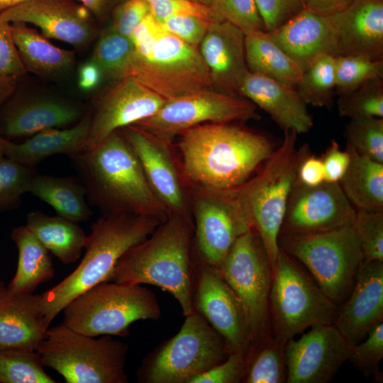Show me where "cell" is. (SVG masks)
Masks as SVG:
<instances>
[{
	"label": "cell",
	"instance_id": "1",
	"mask_svg": "<svg viewBox=\"0 0 383 383\" xmlns=\"http://www.w3.org/2000/svg\"><path fill=\"white\" fill-rule=\"evenodd\" d=\"M179 135L185 181L213 189L240 186L274 150L266 135L231 123H204Z\"/></svg>",
	"mask_w": 383,
	"mask_h": 383
},
{
	"label": "cell",
	"instance_id": "2",
	"mask_svg": "<svg viewBox=\"0 0 383 383\" xmlns=\"http://www.w3.org/2000/svg\"><path fill=\"white\" fill-rule=\"evenodd\" d=\"M89 201L103 215L133 213L165 221L168 213L150 188L122 130L70 156Z\"/></svg>",
	"mask_w": 383,
	"mask_h": 383
},
{
	"label": "cell",
	"instance_id": "3",
	"mask_svg": "<svg viewBox=\"0 0 383 383\" xmlns=\"http://www.w3.org/2000/svg\"><path fill=\"white\" fill-rule=\"evenodd\" d=\"M194 226L169 217L143 242L128 250L106 282L151 284L169 292L184 316L194 311L192 301Z\"/></svg>",
	"mask_w": 383,
	"mask_h": 383
},
{
	"label": "cell",
	"instance_id": "4",
	"mask_svg": "<svg viewBox=\"0 0 383 383\" xmlns=\"http://www.w3.org/2000/svg\"><path fill=\"white\" fill-rule=\"evenodd\" d=\"M161 223L155 217L133 213L103 215L93 223L80 263L60 282L40 294L47 325L76 296L106 282L123 255L145 240Z\"/></svg>",
	"mask_w": 383,
	"mask_h": 383
},
{
	"label": "cell",
	"instance_id": "5",
	"mask_svg": "<svg viewBox=\"0 0 383 383\" xmlns=\"http://www.w3.org/2000/svg\"><path fill=\"white\" fill-rule=\"evenodd\" d=\"M283 131L282 143L257 173L232 189L262 244L272 269L279 253L278 238L304 151V145L296 147L297 133L290 129Z\"/></svg>",
	"mask_w": 383,
	"mask_h": 383
},
{
	"label": "cell",
	"instance_id": "6",
	"mask_svg": "<svg viewBox=\"0 0 383 383\" xmlns=\"http://www.w3.org/2000/svg\"><path fill=\"white\" fill-rule=\"evenodd\" d=\"M63 322L82 334L128 336L138 320H157L160 306L154 292L142 286L102 282L84 291L62 311Z\"/></svg>",
	"mask_w": 383,
	"mask_h": 383
},
{
	"label": "cell",
	"instance_id": "7",
	"mask_svg": "<svg viewBox=\"0 0 383 383\" xmlns=\"http://www.w3.org/2000/svg\"><path fill=\"white\" fill-rule=\"evenodd\" d=\"M89 336L64 323L48 328L36 351L67 383H127L128 345L111 335Z\"/></svg>",
	"mask_w": 383,
	"mask_h": 383
},
{
	"label": "cell",
	"instance_id": "8",
	"mask_svg": "<svg viewBox=\"0 0 383 383\" xmlns=\"http://www.w3.org/2000/svg\"><path fill=\"white\" fill-rule=\"evenodd\" d=\"M338 310L314 279L279 248L270 293L272 336L287 343L309 327L333 324Z\"/></svg>",
	"mask_w": 383,
	"mask_h": 383
},
{
	"label": "cell",
	"instance_id": "9",
	"mask_svg": "<svg viewBox=\"0 0 383 383\" xmlns=\"http://www.w3.org/2000/svg\"><path fill=\"white\" fill-rule=\"evenodd\" d=\"M184 317L179 332L143 359L138 382L190 383L228 357L224 339L199 312Z\"/></svg>",
	"mask_w": 383,
	"mask_h": 383
},
{
	"label": "cell",
	"instance_id": "10",
	"mask_svg": "<svg viewBox=\"0 0 383 383\" xmlns=\"http://www.w3.org/2000/svg\"><path fill=\"white\" fill-rule=\"evenodd\" d=\"M278 245L310 272L337 305L349 295L363 255L353 225L310 235H279Z\"/></svg>",
	"mask_w": 383,
	"mask_h": 383
},
{
	"label": "cell",
	"instance_id": "11",
	"mask_svg": "<svg viewBox=\"0 0 383 383\" xmlns=\"http://www.w3.org/2000/svg\"><path fill=\"white\" fill-rule=\"evenodd\" d=\"M217 269L245 309L251 335L250 348L271 338L270 293L272 269L252 228L238 238Z\"/></svg>",
	"mask_w": 383,
	"mask_h": 383
},
{
	"label": "cell",
	"instance_id": "12",
	"mask_svg": "<svg viewBox=\"0 0 383 383\" xmlns=\"http://www.w3.org/2000/svg\"><path fill=\"white\" fill-rule=\"evenodd\" d=\"M131 76L166 100L212 89L199 48L164 29L147 51L135 52Z\"/></svg>",
	"mask_w": 383,
	"mask_h": 383
},
{
	"label": "cell",
	"instance_id": "13",
	"mask_svg": "<svg viewBox=\"0 0 383 383\" xmlns=\"http://www.w3.org/2000/svg\"><path fill=\"white\" fill-rule=\"evenodd\" d=\"M194 223L193 260L218 268L238 238L251 229L232 189L219 190L189 185Z\"/></svg>",
	"mask_w": 383,
	"mask_h": 383
},
{
	"label": "cell",
	"instance_id": "14",
	"mask_svg": "<svg viewBox=\"0 0 383 383\" xmlns=\"http://www.w3.org/2000/svg\"><path fill=\"white\" fill-rule=\"evenodd\" d=\"M260 118L257 106L248 99L208 89L166 100L155 114L134 125L170 143L175 135L198 125Z\"/></svg>",
	"mask_w": 383,
	"mask_h": 383
},
{
	"label": "cell",
	"instance_id": "15",
	"mask_svg": "<svg viewBox=\"0 0 383 383\" xmlns=\"http://www.w3.org/2000/svg\"><path fill=\"white\" fill-rule=\"evenodd\" d=\"M192 262L194 310L221 335L230 353L247 355L251 335L242 302L217 268L193 260Z\"/></svg>",
	"mask_w": 383,
	"mask_h": 383
},
{
	"label": "cell",
	"instance_id": "16",
	"mask_svg": "<svg viewBox=\"0 0 383 383\" xmlns=\"http://www.w3.org/2000/svg\"><path fill=\"white\" fill-rule=\"evenodd\" d=\"M356 211L339 182L308 187L295 179L279 235H310L350 226Z\"/></svg>",
	"mask_w": 383,
	"mask_h": 383
},
{
	"label": "cell",
	"instance_id": "17",
	"mask_svg": "<svg viewBox=\"0 0 383 383\" xmlns=\"http://www.w3.org/2000/svg\"><path fill=\"white\" fill-rule=\"evenodd\" d=\"M121 130L135 153L150 188L169 217L182 218L194 226L187 182L175 162L170 143L135 125Z\"/></svg>",
	"mask_w": 383,
	"mask_h": 383
},
{
	"label": "cell",
	"instance_id": "18",
	"mask_svg": "<svg viewBox=\"0 0 383 383\" xmlns=\"http://www.w3.org/2000/svg\"><path fill=\"white\" fill-rule=\"evenodd\" d=\"M352 347L334 326L319 325L286 343L287 383H326L349 359Z\"/></svg>",
	"mask_w": 383,
	"mask_h": 383
},
{
	"label": "cell",
	"instance_id": "19",
	"mask_svg": "<svg viewBox=\"0 0 383 383\" xmlns=\"http://www.w3.org/2000/svg\"><path fill=\"white\" fill-rule=\"evenodd\" d=\"M165 101L133 76L118 81L91 113L89 131L82 150L94 148L113 132L152 116Z\"/></svg>",
	"mask_w": 383,
	"mask_h": 383
},
{
	"label": "cell",
	"instance_id": "20",
	"mask_svg": "<svg viewBox=\"0 0 383 383\" xmlns=\"http://www.w3.org/2000/svg\"><path fill=\"white\" fill-rule=\"evenodd\" d=\"M89 11L71 0H29L0 15L9 23L33 24L48 38L81 47L94 33Z\"/></svg>",
	"mask_w": 383,
	"mask_h": 383
},
{
	"label": "cell",
	"instance_id": "21",
	"mask_svg": "<svg viewBox=\"0 0 383 383\" xmlns=\"http://www.w3.org/2000/svg\"><path fill=\"white\" fill-rule=\"evenodd\" d=\"M380 322H383V261H362L333 324L353 347Z\"/></svg>",
	"mask_w": 383,
	"mask_h": 383
},
{
	"label": "cell",
	"instance_id": "22",
	"mask_svg": "<svg viewBox=\"0 0 383 383\" xmlns=\"http://www.w3.org/2000/svg\"><path fill=\"white\" fill-rule=\"evenodd\" d=\"M245 36L242 30L229 22H211L199 50L209 71L213 89L238 95L249 72Z\"/></svg>",
	"mask_w": 383,
	"mask_h": 383
},
{
	"label": "cell",
	"instance_id": "23",
	"mask_svg": "<svg viewBox=\"0 0 383 383\" xmlns=\"http://www.w3.org/2000/svg\"><path fill=\"white\" fill-rule=\"evenodd\" d=\"M267 33L304 72L322 55H338L336 30L331 15L302 9L281 26Z\"/></svg>",
	"mask_w": 383,
	"mask_h": 383
},
{
	"label": "cell",
	"instance_id": "24",
	"mask_svg": "<svg viewBox=\"0 0 383 383\" xmlns=\"http://www.w3.org/2000/svg\"><path fill=\"white\" fill-rule=\"evenodd\" d=\"M331 16L338 55L383 60V0H353Z\"/></svg>",
	"mask_w": 383,
	"mask_h": 383
},
{
	"label": "cell",
	"instance_id": "25",
	"mask_svg": "<svg viewBox=\"0 0 383 383\" xmlns=\"http://www.w3.org/2000/svg\"><path fill=\"white\" fill-rule=\"evenodd\" d=\"M238 95L267 113L282 130L290 129L299 134L313 127V118L294 87L249 71Z\"/></svg>",
	"mask_w": 383,
	"mask_h": 383
},
{
	"label": "cell",
	"instance_id": "26",
	"mask_svg": "<svg viewBox=\"0 0 383 383\" xmlns=\"http://www.w3.org/2000/svg\"><path fill=\"white\" fill-rule=\"evenodd\" d=\"M40 300V294L12 292L0 278V350L38 349L49 328Z\"/></svg>",
	"mask_w": 383,
	"mask_h": 383
},
{
	"label": "cell",
	"instance_id": "27",
	"mask_svg": "<svg viewBox=\"0 0 383 383\" xmlns=\"http://www.w3.org/2000/svg\"><path fill=\"white\" fill-rule=\"evenodd\" d=\"M85 114L77 105L62 99H23L5 109L1 117L0 135L8 140L31 136L45 129L78 122Z\"/></svg>",
	"mask_w": 383,
	"mask_h": 383
},
{
	"label": "cell",
	"instance_id": "28",
	"mask_svg": "<svg viewBox=\"0 0 383 383\" xmlns=\"http://www.w3.org/2000/svg\"><path fill=\"white\" fill-rule=\"evenodd\" d=\"M90 123L91 113H87L71 128L45 129L20 143L6 139L5 157L32 166L54 155L70 157L84 147Z\"/></svg>",
	"mask_w": 383,
	"mask_h": 383
},
{
	"label": "cell",
	"instance_id": "29",
	"mask_svg": "<svg viewBox=\"0 0 383 383\" xmlns=\"http://www.w3.org/2000/svg\"><path fill=\"white\" fill-rule=\"evenodd\" d=\"M13 41L26 71L41 77H57L69 71L74 62L72 51L58 48L35 29L12 23Z\"/></svg>",
	"mask_w": 383,
	"mask_h": 383
},
{
	"label": "cell",
	"instance_id": "30",
	"mask_svg": "<svg viewBox=\"0 0 383 383\" xmlns=\"http://www.w3.org/2000/svg\"><path fill=\"white\" fill-rule=\"evenodd\" d=\"M11 239L17 247L18 259L16 273L7 287L13 292L33 294L40 284L55 277L49 250L26 226L13 228Z\"/></svg>",
	"mask_w": 383,
	"mask_h": 383
},
{
	"label": "cell",
	"instance_id": "31",
	"mask_svg": "<svg viewBox=\"0 0 383 383\" xmlns=\"http://www.w3.org/2000/svg\"><path fill=\"white\" fill-rule=\"evenodd\" d=\"M348 167L339 184L356 210L383 211V163L358 153L346 144Z\"/></svg>",
	"mask_w": 383,
	"mask_h": 383
},
{
	"label": "cell",
	"instance_id": "32",
	"mask_svg": "<svg viewBox=\"0 0 383 383\" xmlns=\"http://www.w3.org/2000/svg\"><path fill=\"white\" fill-rule=\"evenodd\" d=\"M62 263L75 262L84 248L87 235L78 223L40 211L28 213L25 225Z\"/></svg>",
	"mask_w": 383,
	"mask_h": 383
},
{
	"label": "cell",
	"instance_id": "33",
	"mask_svg": "<svg viewBox=\"0 0 383 383\" xmlns=\"http://www.w3.org/2000/svg\"><path fill=\"white\" fill-rule=\"evenodd\" d=\"M245 59L248 70L292 87H296L304 71L264 30L245 33Z\"/></svg>",
	"mask_w": 383,
	"mask_h": 383
},
{
	"label": "cell",
	"instance_id": "34",
	"mask_svg": "<svg viewBox=\"0 0 383 383\" xmlns=\"http://www.w3.org/2000/svg\"><path fill=\"white\" fill-rule=\"evenodd\" d=\"M29 192L52 206L58 216L72 221H85L91 216L84 188L74 177L37 173Z\"/></svg>",
	"mask_w": 383,
	"mask_h": 383
},
{
	"label": "cell",
	"instance_id": "35",
	"mask_svg": "<svg viewBox=\"0 0 383 383\" xmlns=\"http://www.w3.org/2000/svg\"><path fill=\"white\" fill-rule=\"evenodd\" d=\"M135 53L131 39L111 26L101 33L91 62L99 67L101 74L119 81L131 76Z\"/></svg>",
	"mask_w": 383,
	"mask_h": 383
},
{
	"label": "cell",
	"instance_id": "36",
	"mask_svg": "<svg viewBox=\"0 0 383 383\" xmlns=\"http://www.w3.org/2000/svg\"><path fill=\"white\" fill-rule=\"evenodd\" d=\"M286 343L273 336L250 348L243 382L283 383L287 379Z\"/></svg>",
	"mask_w": 383,
	"mask_h": 383
},
{
	"label": "cell",
	"instance_id": "37",
	"mask_svg": "<svg viewBox=\"0 0 383 383\" xmlns=\"http://www.w3.org/2000/svg\"><path fill=\"white\" fill-rule=\"evenodd\" d=\"M296 87L306 105L331 109L335 91V57L319 56L304 72Z\"/></svg>",
	"mask_w": 383,
	"mask_h": 383
},
{
	"label": "cell",
	"instance_id": "38",
	"mask_svg": "<svg viewBox=\"0 0 383 383\" xmlns=\"http://www.w3.org/2000/svg\"><path fill=\"white\" fill-rule=\"evenodd\" d=\"M44 367L36 350L25 348L0 350V383H55Z\"/></svg>",
	"mask_w": 383,
	"mask_h": 383
},
{
	"label": "cell",
	"instance_id": "39",
	"mask_svg": "<svg viewBox=\"0 0 383 383\" xmlns=\"http://www.w3.org/2000/svg\"><path fill=\"white\" fill-rule=\"evenodd\" d=\"M337 106L339 116L350 119L383 118L382 79L368 80L349 91L339 94Z\"/></svg>",
	"mask_w": 383,
	"mask_h": 383
},
{
	"label": "cell",
	"instance_id": "40",
	"mask_svg": "<svg viewBox=\"0 0 383 383\" xmlns=\"http://www.w3.org/2000/svg\"><path fill=\"white\" fill-rule=\"evenodd\" d=\"M335 91H349L364 82L383 79V60H372L359 55L335 57Z\"/></svg>",
	"mask_w": 383,
	"mask_h": 383
},
{
	"label": "cell",
	"instance_id": "41",
	"mask_svg": "<svg viewBox=\"0 0 383 383\" xmlns=\"http://www.w3.org/2000/svg\"><path fill=\"white\" fill-rule=\"evenodd\" d=\"M344 136L347 144L358 153L383 163V118L350 119Z\"/></svg>",
	"mask_w": 383,
	"mask_h": 383
},
{
	"label": "cell",
	"instance_id": "42",
	"mask_svg": "<svg viewBox=\"0 0 383 383\" xmlns=\"http://www.w3.org/2000/svg\"><path fill=\"white\" fill-rule=\"evenodd\" d=\"M35 166L7 157L0 160V213L16 208L21 196L29 192L36 175Z\"/></svg>",
	"mask_w": 383,
	"mask_h": 383
},
{
	"label": "cell",
	"instance_id": "43",
	"mask_svg": "<svg viewBox=\"0 0 383 383\" xmlns=\"http://www.w3.org/2000/svg\"><path fill=\"white\" fill-rule=\"evenodd\" d=\"M353 228L363 262L383 261V211L357 210Z\"/></svg>",
	"mask_w": 383,
	"mask_h": 383
},
{
	"label": "cell",
	"instance_id": "44",
	"mask_svg": "<svg viewBox=\"0 0 383 383\" xmlns=\"http://www.w3.org/2000/svg\"><path fill=\"white\" fill-rule=\"evenodd\" d=\"M209 8L212 21L229 22L245 34L265 30L255 0H213Z\"/></svg>",
	"mask_w": 383,
	"mask_h": 383
},
{
	"label": "cell",
	"instance_id": "45",
	"mask_svg": "<svg viewBox=\"0 0 383 383\" xmlns=\"http://www.w3.org/2000/svg\"><path fill=\"white\" fill-rule=\"evenodd\" d=\"M364 341L351 348L348 360L365 375L380 379L379 363L383 357V322L373 326Z\"/></svg>",
	"mask_w": 383,
	"mask_h": 383
},
{
	"label": "cell",
	"instance_id": "46",
	"mask_svg": "<svg viewBox=\"0 0 383 383\" xmlns=\"http://www.w3.org/2000/svg\"><path fill=\"white\" fill-rule=\"evenodd\" d=\"M211 21V19L194 14L181 13L171 16L160 23L165 31L199 48Z\"/></svg>",
	"mask_w": 383,
	"mask_h": 383
},
{
	"label": "cell",
	"instance_id": "47",
	"mask_svg": "<svg viewBox=\"0 0 383 383\" xmlns=\"http://www.w3.org/2000/svg\"><path fill=\"white\" fill-rule=\"evenodd\" d=\"M247 355L231 352L221 362L194 377L190 383H238L243 382Z\"/></svg>",
	"mask_w": 383,
	"mask_h": 383
},
{
	"label": "cell",
	"instance_id": "48",
	"mask_svg": "<svg viewBox=\"0 0 383 383\" xmlns=\"http://www.w3.org/2000/svg\"><path fill=\"white\" fill-rule=\"evenodd\" d=\"M265 30L270 32L281 26L303 8L301 0H255Z\"/></svg>",
	"mask_w": 383,
	"mask_h": 383
},
{
	"label": "cell",
	"instance_id": "49",
	"mask_svg": "<svg viewBox=\"0 0 383 383\" xmlns=\"http://www.w3.org/2000/svg\"><path fill=\"white\" fill-rule=\"evenodd\" d=\"M25 72L13 41L11 23L0 15V75L18 78Z\"/></svg>",
	"mask_w": 383,
	"mask_h": 383
},
{
	"label": "cell",
	"instance_id": "50",
	"mask_svg": "<svg viewBox=\"0 0 383 383\" xmlns=\"http://www.w3.org/2000/svg\"><path fill=\"white\" fill-rule=\"evenodd\" d=\"M150 13V8L145 0H126L116 9L111 26L121 35L129 38Z\"/></svg>",
	"mask_w": 383,
	"mask_h": 383
},
{
	"label": "cell",
	"instance_id": "51",
	"mask_svg": "<svg viewBox=\"0 0 383 383\" xmlns=\"http://www.w3.org/2000/svg\"><path fill=\"white\" fill-rule=\"evenodd\" d=\"M145 1L150 8L152 14L159 22L171 16L181 13H191L211 19L208 6L197 4L188 0Z\"/></svg>",
	"mask_w": 383,
	"mask_h": 383
},
{
	"label": "cell",
	"instance_id": "52",
	"mask_svg": "<svg viewBox=\"0 0 383 383\" xmlns=\"http://www.w3.org/2000/svg\"><path fill=\"white\" fill-rule=\"evenodd\" d=\"M323 161L325 182H339L345 174L350 160L347 150H342L335 140H332L325 153Z\"/></svg>",
	"mask_w": 383,
	"mask_h": 383
},
{
	"label": "cell",
	"instance_id": "53",
	"mask_svg": "<svg viewBox=\"0 0 383 383\" xmlns=\"http://www.w3.org/2000/svg\"><path fill=\"white\" fill-rule=\"evenodd\" d=\"M296 181L308 187L318 186L325 182L322 159L312 154L307 144L304 145V151L297 168Z\"/></svg>",
	"mask_w": 383,
	"mask_h": 383
},
{
	"label": "cell",
	"instance_id": "54",
	"mask_svg": "<svg viewBox=\"0 0 383 383\" xmlns=\"http://www.w3.org/2000/svg\"><path fill=\"white\" fill-rule=\"evenodd\" d=\"M304 9L323 15H332L345 8L353 0H301Z\"/></svg>",
	"mask_w": 383,
	"mask_h": 383
},
{
	"label": "cell",
	"instance_id": "55",
	"mask_svg": "<svg viewBox=\"0 0 383 383\" xmlns=\"http://www.w3.org/2000/svg\"><path fill=\"white\" fill-rule=\"evenodd\" d=\"M101 72L92 62L84 65L80 69L79 84L84 90L94 88L99 82Z\"/></svg>",
	"mask_w": 383,
	"mask_h": 383
},
{
	"label": "cell",
	"instance_id": "56",
	"mask_svg": "<svg viewBox=\"0 0 383 383\" xmlns=\"http://www.w3.org/2000/svg\"><path fill=\"white\" fill-rule=\"evenodd\" d=\"M17 79L0 75V105L14 91Z\"/></svg>",
	"mask_w": 383,
	"mask_h": 383
},
{
	"label": "cell",
	"instance_id": "57",
	"mask_svg": "<svg viewBox=\"0 0 383 383\" xmlns=\"http://www.w3.org/2000/svg\"><path fill=\"white\" fill-rule=\"evenodd\" d=\"M96 16H101L109 0H77Z\"/></svg>",
	"mask_w": 383,
	"mask_h": 383
},
{
	"label": "cell",
	"instance_id": "58",
	"mask_svg": "<svg viewBox=\"0 0 383 383\" xmlns=\"http://www.w3.org/2000/svg\"><path fill=\"white\" fill-rule=\"evenodd\" d=\"M29 0H0V13Z\"/></svg>",
	"mask_w": 383,
	"mask_h": 383
},
{
	"label": "cell",
	"instance_id": "59",
	"mask_svg": "<svg viewBox=\"0 0 383 383\" xmlns=\"http://www.w3.org/2000/svg\"><path fill=\"white\" fill-rule=\"evenodd\" d=\"M5 141L6 139L0 135V160L5 157Z\"/></svg>",
	"mask_w": 383,
	"mask_h": 383
},
{
	"label": "cell",
	"instance_id": "60",
	"mask_svg": "<svg viewBox=\"0 0 383 383\" xmlns=\"http://www.w3.org/2000/svg\"><path fill=\"white\" fill-rule=\"evenodd\" d=\"M188 1L209 7L211 5L213 0H188Z\"/></svg>",
	"mask_w": 383,
	"mask_h": 383
}]
</instances>
